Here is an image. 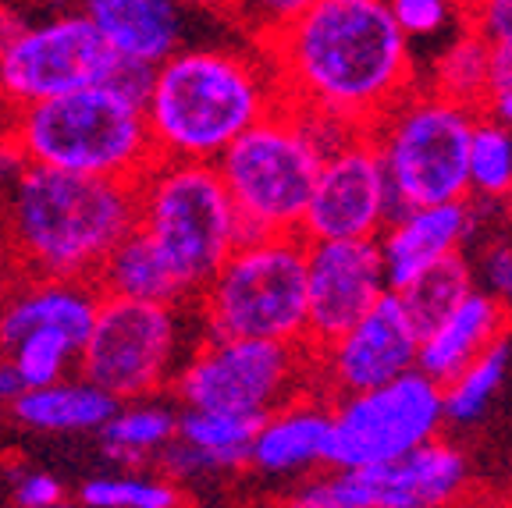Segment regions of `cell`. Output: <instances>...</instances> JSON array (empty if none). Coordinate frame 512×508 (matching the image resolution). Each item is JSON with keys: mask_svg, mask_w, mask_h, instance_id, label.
Segmentation results:
<instances>
[{"mask_svg": "<svg viewBox=\"0 0 512 508\" xmlns=\"http://www.w3.org/2000/svg\"><path fill=\"white\" fill-rule=\"evenodd\" d=\"M288 104L374 128L413 86V40L388 0H317L264 43Z\"/></svg>", "mask_w": 512, "mask_h": 508, "instance_id": "6da1fadb", "label": "cell"}, {"mask_svg": "<svg viewBox=\"0 0 512 508\" xmlns=\"http://www.w3.org/2000/svg\"><path fill=\"white\" fill-rule=\"evenodd\" d=\"M136 182L22 164L0 196V235L15 274L96 281L107 256L136 231Z\"/></svg>", "mask_w": 512, "mask_h": 508, "instance_id": "7a4b0ae2", "label": "cell"}, {"mask_svg": "<svg viewBox=\"0 0 512 508\" xmlns=\"http://www.w3.org/2000/svg\"><path fill=\"white\" fill-rule=\"evenodd\" d=\"M285 104L264 47H178L146 96L153 150L171 160H214Z\"/></svg>", "mask_w": 512, "mask_h": 508, "instance_id": "3957f363", "label": "cell"}, {"mask_svg": "<svg viewBox=\"0 0 512 508\" xmlns=\"http://www.w3.org/2000/svg\"><path fill=\"white\" fill-rule=\"evenodd\" d=\"M352 132L360 128L288 100L242 132L217 157L224 185L239 207L242 235L253 239L271 231H299L324 157Z\"/></svg>", "mask_w": 512, "mask_h": 508, "instance_id": "277c9868", "label": "cell"}, {"mask_svg": "<svg viewBox=\"0 0 512 508\" xmlns=\"http://www.w3.org/2000/svg\"><path fill=\"white\" fill-rule=\"evenodd\" d=\"M25 164L136 182L157 160L146 107L111 82L4 111Z\"/></svg>", "mask_w": 512, "mask_h": 508, "instance_id": "5b68a950", "label": "cell"}, {"mask_svg": "<svg viewBox=\"0 0 512 508\" xmlns=\"http://www.w3.org/2000/svg\"><path fill=\"white\" fill-rule=\"evenodd\" d=\"M136 199V228L160 249L189 299L246 239L239 207L214 160L157 157L136 178Z\"/></svg>", "mask_w": 512, "mask_h": 508, "instance_id": "8992f818", "label": "cell"}, {"mask_svg": "<svg viewBox=\"0 0 512 508\" xmlns=\"http://www.w3.org/2000/svg\"><path fill=\"white\" fill-rule=\"evenodd\" d=\"M306 253L310 242L299 231L242 239L192 299L200 334L310 342Z\"/></svg>", "mask_w": 512, "mask_h": 508, "instance_id": "52a82bcc", "label": "cell"}, {"mask_svg": "<svg viewBox=\"0 0 512 508\" xmlns=\"http://www.w3.org/2000/svg\"><path fill=\"white\" fill-rule=\"evenodd\" d=\"M477 121L480 107L420 82L370 128L399 210L470 199V143Z\"/></svg>", "mask_w": 512, "mask_h": 508, "instance_id": "ba28073f", "label": "cell"}, {"mask_svg": "<svg viewBox=\"0 0 512 508\" xmlns=\"http://www.w3.org/2000/svg\"><path fill=\"white\" fill-rule=\"evenodd\" d=\"M182 405L267 416L317 388L310 342L200 334L171 384Z\"/></svg>", "mask_w": 512, "mask_h": 508, "instance_id": "9c48e42d", "label": "cell"}, {"mask_svg": "<svg viewBox=\"0 0 512 508\" xmlns=\"http://www.w3.org/2000/svg\"><path fill=\"white\" fill-rule=\"evenodd\" d=\"M182 302L104 295L93 331L82 342L79 374L111 391L118 402L150 398L175 384L189 356V313ZM196 345V342H192Z\"/></svg>", "mask_w": 512, "mask_h": 508, "instance_id": "30bf717a", "label": "cell"}, {"mask_svg": "<svg viewBox=\"0 0 512 508\" xmlns=\"http://www.w3.org/2000/svg\"><path fill=\"white\" fill-rule=\"evenodd\" d=\"M445 423V384L416 366L388 384L331 398L328 466L399 462L438 437Z\"/></svg>", "mask_w": 512, "mask_h": 508, "instance_id": "8fae6325", "label": "cell"}, {"mask_svg": "<svg viewBox=\"0 0 512 508\" xmlns=\"http://www.w3.org/2000/svg\"><path fill=\"white\" fill-rule=\"evenodd\" d=\"M118 61L86 11H57L40 22H25L0 47V100L11 111L100 86L114 75Z\"/></svg>", "mask_w": 512, "mask_h": 508, "instance_id": "7c38bea8", "label": "cell"}, {"mask_svg": "<svg viewBox=\"0 0 512 508\" xmlns=\"http://www.w3.org/2000/svg\"><path fill=\"white\" fill-rule=\"evenodd\" d=\"M395 214L399 203L381 146L370 128H360L324 157L299 235L306 242L377 239Z\"/></svg>", "mask_w": 512, "mask_h": 508, "instance_id": "4fadbf2b", "label": "cell"}, {"mask_svg": "<svg viewBox=\"0 0 512 508\" xmlns=\"http://www.w3.org/2000/svg\"><path fill=\"white\" fill-rule=\"evenodd\" d=\"M420 338L424 331L409 317L402 295L388 292L367 317L313 349L317 388L338 398L395 381L420 366Z\"/></svg>", "mask_w": 512, "mask_h": 508, "instance_id": "5bb4252c", "label": "cell"}, {"mask_svg": "<svg viewBox=\"0 0 512 508\" xmlns=\"http://www.w3.org/2000/svg\"><path fill=\"white\" fill-rule=\"evenodd\" d=\"M310 345L331 342L392 292L377 239H320L306 253Z\"/></svg>", "mask_w": 512, "mask_h": 508, "instance_id": "9a60e30c", "label": "cell"}, {"mask_svg": "<svg viewBox=\"0 0 512 508\" xmlns=\"http://www.w3.org/2000/svg\"><path fill=\"white\" fill-rule=\"evenodd\" d=\"M480 210L477 199H448V203H427V207H402L377 235L388 270L392 292L416 281L427 267L452 253H463L470 235L477 231Z\"/></svg>", "mask_w": 512, "mask_h": 508, "instance_id": "2e32d148", "label": "cell"}, {"mask_svg": "<svg viewBox=\"0 0 512 508\" xmlns=\"http://www.w3.org/2000/svg\"><path fill=\"white\" fill-rule=\"evenodd\" d=\"M331 398L306 391L264 416L249 445V473L264 480H303L328 466Z\"/></svg>", "mask_w": 512, "mask_h": 508, "instance_id": "e0dca14e", "label": "cell"}, {"mask_svg": "<svg viewBox=\"0 0 512 508\" xmlns=\"http://www.w3.org/2000/svg\"><path fill=\"white\" fill-rule=\"evenodd\" d=\"M100 299L104 292L96 281L15 274L0 302V349L8 352L25 331H36V327H54L82 345L93 331Z\"/></svg>", "mask_w": 512, "mask_h": 508, "instance_id": "ac0fdd59", "label": "cell"}, {"mask_svg": "<svg viewBox=\"0 0 512 508\" xmlns=\"http://www.w3.org/2000/svg\"><path fill=\"white\" fill-rule=\"evenodd\" d=\"M509 334V306L484 288H473L456 310H448L420 338V370L448 384L473 359H480L495 342Z\"/></svg>", "mask_w": 512, "mask_h": 508, "instance_id": "d6986e66", "label": "cell"}, {"mask_svg": "<svg viewBox=\"0 0 512 508\" xmlns=\"http://www.w3.org/2000/svg\"><path fill=\"white\" fill-rule=\"evenodd\" d=\"M114 54L139 64H164L185 47V0H82Z\"/></svg>", "mask_w": 512, "mask_h": 508, "instance_id": "ffe728a7", "label": "cell"}, {"mask_svg": "<svg viewBox=\"0 0 512 508\" xmlns=\"http://www.w3.org/2000/svg\"><path fill=\"white\" fill-rule=\"evenodd\" d=\"M118 398L96 381L79 374V381H54L43 388H25L11 405V416L25 430L40 434H100L118 409Z\"/></svg>", "mask_w": 512, "mask_h": 508, "instance_id": "44dd1931", "label": "cell"}, {"mask_svg": "<svg viewBox=\"0 0 512 508\" xmlns=\"http://www.w3.org/2000/svg\"><path fill=\"white\" fill-rule=\"evenodd\" d=\"M392 469V508H434L459 501L470 487V462L456 445L431 437Z\"/></svg>", "mask_w": 512, "mask_h": 508, "instance_id": "7402d4cb", "label": "cell"}, {"mask_svg": "<svg viewBox=\"0 0 512 508\" xmlns=\"http://www.w3.org/2000/svg\"><path fill=\"white\" fill-rule=\"evenodd\" d=\"M96 285H100L104 295H121V299L182 302V306H192L189 292L175 278V270L168 267L160 249L139 228L114 246V253L107 256V263L96 274Z\"/></svg>", "mask_w": 512, "mask_h": 508, "instance_id": "603a6c76", "label": "cell"}, {"mask_svg": "<svg viewBox=\"0 0 512 508\" xmlns=\"http://www.w3.org/2000/svg\"><path fill=\"white\" fill-rule=\"evenodd\" d=\"M178 437V413L171 405L157 402V395L121 402L111 420L100 427L96 441L100 452L118 466H143L160 459L164 448Z\"/></svg>", "mask_w": 512, "mask_h": 508, "instance_id": "cb8c5ba5", "label": "cell"}, {"mask_svg": "<svg viewBox=\"0 0 512 508\" xmlns=\"http://www.w3.org/2000/svg\"><path fill=\"white\" fill-rule=\"evenodd\" d=\"M488 68H491V40H484L477 29H459L456 36H448L445 47L438 50L427 75L420 82L445 96H456L463 104L480 107L484 93H488Z\"/></svg>", "mask_w": 512, "mask_h": 508, "instance_id": "d4e9b609", "label": "cell"}, {"mask_svg": "<svg viewBox=\"0 0 512 508\" xmlns=\"http://www.w3.org/2000/svg\"><path fill=\"white\" fill-rule=\"evenodd\" d=\"M260 423H264V416L185 405V413H178V437L203 448V452L217 455L239 473H249V445H253Z\"/></svg>", "mask_w": 512, "mask_h": 508, "instance_id": "484cf974", "label": "cell"}, {"mask_svg": "<svg viewBox=\"0 0 512 508\" xmlns=\"http://www.w3.org/2000/svg\"><path fill=\"white\" fill-rule=\"evenodd\" d=\"M509 359H512V345H509V334H505L502 342H495L484 356L473 359L463 374L445 384V416L452 427H473V423H480V416L491 409L505 374H509Z\"/></svg>", "mask_w": 512, "mask_h": 508, "instance_id": "4316f807", "label": "cell"}, {"mask_svg": "<svg viewBox=\"0 0 512 508\" xmlns=\"http://www.w3.org/2000/svg\"><path fill=\"white\" fill-rule=\"evenodd\" d=\"M470 199L480 207L512 203V128L480 114L470 143Z\"/></svg>", "mask_w": 512, "mask_h": 508, "instance_id": "83f0119b", "label": "cell"}, {"mask_svg": "<svg viewBox=\"0 0 512 508\" xmlns=\"http://www.w3.org/2000/svg\"><path fill=\"white\" fill-rule=\"evenodd\" d=\"M473 270L470 260L463 253H452L445 260H438L434 267H427L416 281H409L406 288H399L402 302H406L409 317L416 320L420 331H427L431 324H438L448 310H456L459 302L473 292Z\"/></svg>", "mask_w": 512, "mask_h": 508, "instance_id": "f1b7e54d", "label": "cell"}, {"mask_svg": "<svg viewBox=\"0 0 512 508\" xmlns=\"http://www.w3.org/2000/svg\"><path fill=\"white\" fill-rule=\"evenodd\" d=\"M79 501L89 508H178L189 501L178 480L150 473H107L79 487Z\"/></svg>", "mask_w": 512, "mask_h": 508, "instance_id": "f546056e", "label": "cell"}, {"mask_svg": "<svg viewBox=\"0 0 512 508\" xmlns=\"http://www.w3.org/2000/svg\"><path fill=\"white\" fill-rule=\"evenodd\" d=\"M82 345L54 327H36L25 331L15 345L8 349V359L15 374L22 377L25 388H43V384L64 381L72 366H79Z\"/></svg>", "mask_w": 512, "mask_h": 508, "instance_id": "4dcf8cb0", "label": "cell"}, {"mask_svg": "<svg viewBox=\"0 0 512 508\" xmlns=\"http://www.w3.org/2000/svg\"><path fill=\"white\" fill-rule=\"evenodd\" d=\"M388 4L413 43L466 29V0H388Z\"/></svg>", "mask_w": 512, "mask_h": 508, "instance_id": "1f68e13d", "label": "cell"}, {"mask_svg": "<svg viewBox=\"0 0 512 508\" xmlns=\"http://www.w3.org/2000/svg\"><path fill=\"white\" fill-rule=\"evenodd\" d=\"M313 4L317 0H235L232 18L256 47H264L285 25H292L299 15H306Z\"/></svg>", "mask_w": 512, "mask_h": 508, "instance_id": "d6a6232c", "label": "cell"}, {"mask_svg": "<svg viewBox=\"0 0 512 508\" xmlns=\"http://www.w3.org/2000/svg\"><path fill=\"white\" fill-rule=\"evenodd\" d=\"M11 498H15V505L25 508H54L64 501V484L43 473V469H25L11 480Z\"/></svg>", "mask_w": 512, "mask_h": 508, "instance_id": "836d02e7", "label": "cell"}, {"mask_svg": "<svg viewBox=\"0 0 512 508\" xmlns=\"http://www.w3.org/2000/svg\"><path fill=\"white\" fill-rule=\"evenodd\" d=\"M466 25L484 40H512V0H466Z\"/></svg>", "mask_w": 512, "mask_h": 508, "instance_id": "e575fe53", "label": "cell"}, {"mask_svg": "<svg viewBox=\"0 0 512 508\" xmlns=\"http://www.w3.org/2000/svg\"><path fill=\"white\" fill-rule=\"evenodd\" d=\"M480 278L495 299H502L505 306H512V242H491L480 253Z\"/></svg>", "mask_w": 512, "mask_h": 508, "instance_id": "d590c367", "label": "cell"}, {"mask_svg": "<svg viewBox=\"0 0 512 508\" xmlns=\"http://www.w3.org/2000/svg\"><path fill=\"white\" fill-rule=\"evenodd\" d=\"M488 93H512V40L491 43ZM484 93V96H488Z\"/></svg>", "mask_w": 512, "mask_h": 508, "instance_id": "8d00e7d4", "label": "cell"}, {"mask_svg": "<svg viewBox=\"0 0 512 508\" xmlns=\"http://www.w3.org/2000/svg\"><path fill=\"white\" fill-rule=\"evenodd\" d=\"M22 164H25L22 153H18L15 143H11L8 125H4V114H0V196H4V189H8V182L15 178V171Z\"/></svg>", "mask_w": 512, "mask_h": 508, "instance_id": "74e56055", "label": "cell"}, {"mask_svg": "<svg viewBox=\"0 0 512 508\" xmlns=\"http://www.w3.org/2000/svg\"><path fill=\"white\" fill-rule=\"evenodd\" d=\"M22 391H25V384H22V377L15 374L11 359H0V409H11Z\"/></svg>", "mask_w": 512, "mask_h": 508, "instance_id": "f35d334b", "label": "cell"}, {"mask_svg": "<svg viewBox=\"0 0 512 508\" xmlns=\"http://www.w3.org/2000/svg\"><path fill=\"white\" fill-rule=\"evenodd\" d=\"M22 25H25L22 11H15L11 4H4V0H0V47H4V43H8L11 36L22 29Z\"/></svg>", "mask_w": 512, "mask_h": 508, "instance_id": "ab89813d", "label": "cell"}, {"mask_svg": "<svg viewBox=\"0 0 512 508\" xmlns=\"http://www.w3.org/2000/svg\"><path fill=\"white\" fill-rule=\"evenodd\" d=\"M11 281H15V263H11L8 242H4V235H0V302H4V295H8Z\"/></svg>", "mask_w": 512, "mask_h": 508, "instance_id": "60d3db41", "label": "cell"}, {"mask_svg": "<svg viewBox=\"0 0 512 508\" xmlns=\"http://www.w3.org/2000/svg\"><path fill=\"white\" fill-rule=\"evenodd\" d=\"M189 8L196 11H217V15H232V4L235 0H185Z\"/></svg>", "mask_w": 512, "mask_h": 508, "instance_id": "b9f144b4", "label": "cell"}, {"mask_svg": "<svg viewBox=\"0 0 512 508\" xmlns=\"http://www.w3.org/2000/svg\"><path fill=\"white\" fill-rule=\"evenodd\" d=\"M4 111H8V107H4V100H0V114H4Z\"/></svg>", "mask_w": 512, "mask_h": 508, "instance_id": "7bdbcfd3", "label": "cell"}]
</instances>
